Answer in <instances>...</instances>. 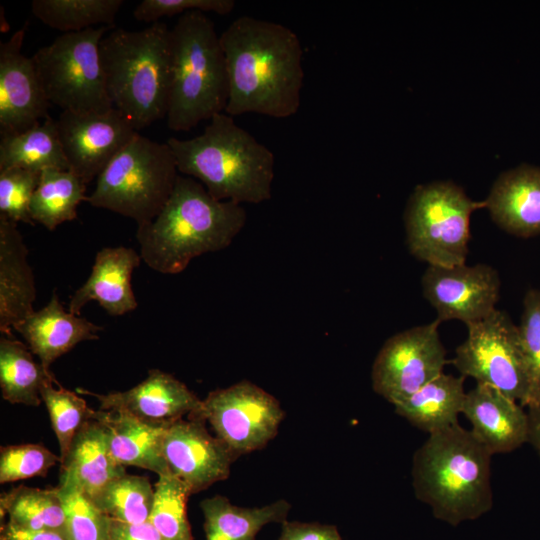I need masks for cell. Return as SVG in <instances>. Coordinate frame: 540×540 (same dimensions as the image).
<instances>
[{
  "label": "cell",
  "mask_w": 540,
  "mask_h": 540,
  "mask_svg": "<svg viewBox=\"0 0 540 540\" xmlns=\"http://www.w3.org/2000/svg\"><path fill=\"white\" fill-rule=\"evenodd\" d=\"M227 77L225 113L288 118L301 104L303 49L297 34L273 21L241 16L220 34Z\"/></svg>",
  "instance_id": "cell-1"
},
{
  "label": "cell",
  "mask_w": 540,
  "mask_h": 540,
  "mask_svg": "<svg viewBox=\"0 0 540 540\" xmlns=\"http://www.w3.org/2000/svg\"><path fill=\"white\" fill-rule=\"evenodd\" d=\"M242 204L212 197L196 179L179 175L158 216L137 225L142 261L162 274H178L205 253L227 248L246 224Z\"/></svg>",
  "instance_id": "cell-2"
},
{
  "label": "cell",
  "mask_w": 540,
  "mask_h": 540,
  "mask_svg": "<svg viewBox=\"0 0 540 540\" xmlns=\"http://www.w3.org/2000/svg\"><path fill=\"white\" fill-rule=\"evenodd\" d=\"M167 144L178 171L199 181L215 199L259 204L271 198L273 152L225 112L214 115L201 134L170 137Z\"/></svg>",
  "instance_id": "cell-3"
},
{
  "label": "cell",
  "mask_w": 540,
  "mask_h": 540,
  "mask_svg": "<svg viewBox=\"0 0 540 540\" xmlns=\"http://www.w3.org/2000/svg\"><path fill=\"white\" fill-rule=\"evenodd\" d=\"M490 451L459 423L429 434L415 451L412 485L434 516L456 526L493 504Z\"/></svg>",
  "instance_id": "cell-4"
},
{
  "label": "cell",
  "mask_w": 540,
  "mask_h": 540,
  "mask_svg": "<svg viewBox=\"0 0 540 540\" xmlns=\"http://www.w3.org/2000/svg\"><path fill=\"white\" fill-rule=\"evenodd\" d=\"M171 28L161 21L139 31L115 28L99 45L108 96L139 131L167 116Z\"/></svg>",
  "instance_id": "cell-5"
},
{
  "label": "cell",
  "mask_w": 540,
  "mask_h": 540,
  "mask_svg": "<svg viewBox=\"0 0 540 540\" xmlns=\"http://www.w3.org/2000/svg\"><path fill=\"white\" fill-rule=\"evenodd\" d=\"M171 89L167 125L189 131L225 112L228 77L213 21L202 12L179 16L171 28Z\"/></svg>",
  "instance_id": "cell-6"
},
{
  "label": "cell",
  "mask_w": 540,
  "mask_h": 540,
  "mask_svg": "<svg viewBox=\"0 0 540 540\" xmlns=\"http://www.w3.org/2000/svg\"><path fill=\"white\" fill-rule=\"evenodd\" d=\"M178 173L167 142L159 143L138 133L99 174L86 202L141 225L152 221L164 208Z\"/></svg>",
  "instance_id": "cell-7"
},
{
  "label": "cell",
  "mask_w": 540,
  "mask_h": 540,
  "mask_svg": "<svg viewBox=\"0 0 540 540\" xmlns=\"http://www.w3.org/2000/svg\"><path fill=\"white\" fill-rule=\"evenodd\" d=\"M111 27L62 33L31 57L43 92L62 111L105 112L108 96L99 45Z\"/></svg>",
  "instance_id": "cell-8"
},
{
  "label": "cell",
  "mask_w": 540,
  "mask_h": 540,
  "mask_svg": "<svg viewBox=\"0 0 540 540\" xmlns=\"http://www.w3.org/2000/svg\"><path fill=\"white\" fill-rule=\"evenodd\" d=\"M484 202L471 200L452 182L416 187L404 216L410 253L429 265L464 264L470 240V217Z\"/></svg>",
  "instance_id": "cell-9"
},
{
  "label": "cell",
  "mask_w": 540,
  "mask_h": 540,
  "mask_svg": "<svg viewBox=\"0 0 540 540\" xmlns=\"http://www.w3.org/2000/svg\"><path fill=\"white\" fill-rule=\"evenodd\" d=\"M467 329L466 339L451 360L454 367L461 376L490 385L527 407L530 384L518 325L506 312L495 309Z\"/></svg>",
  "instance_id": "cell-10"
},
{
  "label": "cell",
  "mask_w": 540,
  "mask_h": 540,
  "mask_svg": "<svg viewBox=\"0 0 540 540\" xmlns=\"http://www.w3.org/2000/svg\"><path fill=\"white\" fill-rule=\"evenodd\" d=\"M284 415L274 396L243 380L211 391L190 417L207 421L236 460L265 447L277 435Z\"/></svg>",
  "instance_id": "cell-11"
},
{
  "label": "cell",
  "mask_w": 540,
  "mask_h": 540,
  "mask_svg": "<svg viewBox=\"0 0 540 540\" xmlns=\"http://www.w3.org/2000/svg\"><path fill=\"white\" fill-rule=\"evenodd\" d=\"M439 324L414 326L385 341L372 365L374 392L395 405L443 372L447 360Z\"/></svg>",
  "instance_id": "cell-12"
},
{
  "label": "cell",
  "mask_w": 540,
  "mask_h": 540,
  "mask_svg": "<svg viewBox=\"0 0 540 540\" xmlns=\"http://www.w3.org/2000/svg\"><path fill=\"white\" fill-rule=\"evenodd\" d=\"M422 294L440 323L459 320L466 326L479 322L495 309L500 294L497 270L487 264L428 265L421 278Z\"/></svg>",
  "instance_id": "cell-13"
},
{
  "label": "cell",
  "mask_w": 540,
  "mask_h": 540,
  "mask_svg": "<svg viewBox=\"0 0 540 540\" xmlns=\"http://www.w3.org/2000/svg\"><path fill=\"white\" fill-rule=\"evenodd\" d=\"M56 123L69 170L86 184L139 133L114 107L105 112L62 111Z\"/></svg>",
  "instance_id": "cell-14"
},
{
  "label": "cell",
  "mask_w": 540,
  "mask_h": 540,
  "mask_svg": "<svg viewBox=\"0 0 540 540\" xmlns=\"http://www.w3.org/2000/svg\"><path fill=\"white\" fill-rule=\"evenodd\" d=\"M27 23L0 45V134L22 133L49 116L51 105L32 58L21 49Z\"/></svg>",
  "instance_id": "cell-15"
},
{
  "label": "cell",
  "mask_w": 540,
  "mask_h": 540,
  "mask_svg": "<svg viewBox=\"0 0 540 540\" xmlns=\"http://www.w3.org/2000/svg\"><path fill=\"white\" fill-rule=\"evenodd\" d=\"M203 423L194 417L180 419L167 427L164 437L163 455L169 472L183 481L191 494L225 480L235 461Z\"/></svg>",
  "instance_id": "cell-16"
},
{
  "label": "cell",
  "mask_w": 540,
  "mask_h": 540,
  "mask_svg": "<svg viewBox=\"0 0 540 540\" xmlns=\"http://www.w3.org/2000/svg\"><path fill=\"white\" fill-rule=\"evenodd\" d=\"M77 392L94 396L101 410L125 412L149 425L165 428L185 415H194L201 405V400L184 383L158 369L149 370L142 382L126 391L97 394L78 388Z\"/></svg>",
  "instance_id": "cell-17"
},
{
  "label": "cell",
  "mask_w": 540,
  "mask_h": 540,
  "mask_svg": "<svg viewBox=\"0 0 540 540\" xmlns=\"http://www.w3.org/2000/svg\"><path fill=\"white\" fill-rule=\"evenodd\" d=\"M462 413L473 435L492 455L512 452L528 442L524 407L490 385L477 383L466 392Z\"/></svg>",
  "instance_id": "cell-18"
},
{
  "label": "cell",
  "mask_w": 540,
  "mask_h": 540,
  "mask_svg": "<svg viewBox=\"0 0 540 540\" xmlns=\"http://www.w3.org/2000/svg\"><path fill=\"white\" fill-rule=\"evenodd\" d=\"M142 259L133 248L106 247L98 251L86 282L72 295L68 311L81 314L90 301H96L107 313L120 316L137 308L131 277Z\"/></svg>",
  "instance_id": "cell-19"
},
{
  "label": "cell",
  "mask_w": 540,
  "mask_h": 540,
  "mask_svg": "<svg viewBox=\"0 0 540 540\" xmlns=\"http://www.w3.org/2000/svg\"><path fill=\"white\" fill-rule=\"evenodd\" d=\"M36 285L28 249L17 223L0 216V331L12 336L16 325L34 313Z\"/></svg>",
  "instance_id": "cell-20"
},
{
  "label": "cell",
  "mask_w": 540,
  "mask_h": 540,
  "mask_svg": "<svg viewBox=\"0 0 540 540\" xmlns=\"http://www.w3.org/2000/svg\"><path fill=\"white\" fill-rule=\"evenodd\" d=\"M125 467L112 456L104 426L90 419L81 427L60 463L58 488L78 491L93 499Z\"/></svg>",
  "instance_id": "cell-21"
},
{
  "label": "cell",
  "mask_w": 540,
  "mask_h": 540,
  "mask_svg": "<svg viewBox=\"0 0 540 540\" xmlns=\"http://www.w3.org/2000/svg\"><path fill=\"white\" fill-rule=\"evenodd\" d=\"M483 202L502 230L521 238L540 235V168L524 164L501 174Z\"/></svg>",
  "instance_id": "cell-22"
},
{
  "label": "cell",
  "mask_w": 540,
  "mask_h": 540,
  "mask_svg": "<svg viewBox=\"0 0 540 540\" xmlns=\"http://www.w3.org/2000/svg\"><path fill=\"white\" fill-rule=\"evenodd\" d=\"M103 328L66 311L54 291L48 304L15 326L42 366L50 365L83 341L96 340Z\"/></svg>",
  "instance_id": "cell-23"
},
{
  "label": "cell",
  "mask_w": 540,
  "mask_h": 540,
  "mask_svg": "<svg viewBox=\"0 0 540 540\" xmlns=\"http://www.w3.org/2000/svg\"><path fill=\"white\" fill-rule=\"evenodd\" d=\"M93 419L104 426L110 452L120 465L147 469L158 476L170 473L163 455L167 428L115 410L95 411Z\"/></svg>",
  "instance_id": "cell-24"
},
{
  "label": "cell",
  "mask_w": 540,
  "mask_h": 540,
  "mask_svg": "<svg viewBox=\"0 0 540 540\" xmlns=\"http://www.w3.org/2000/svg\"><path fill=\"white\" fill-rule=\"evenodd\" d=\"M464 380L442 372L396 403L395 412L428 434L455 425L465 400Z\"/></svg>",
  "instance_id": "cell-25"
},
{
  "label": "cell",
  "mask_w": 540,
  "mask_h": 540,
  "mask_svg": "<svg viewBox=\"0 0 540 540\" xmlns=\"http://www.w3.org/2000/svg\"><path fill=\"white\" fill-rule=\"evenodd\" d=\"M290 504L278 500L259 508H243L217 495L201 502L206 540H255L266 524L286 521Z\"/></svg>",
  "instance_id": "cell-26"
},
{
  "label": "cell",
  "mask_w": 540,
  "mask_h": 540,
  "mask_svg": "<svg viewBox=\"0 0 540 540\" xmlns=\"http://www.w3.org/2000/svg\"><path fill=\"white\" fill-rule=\"evenodd\" d=\"M15 167L35 173L69 170L55 119L48 116L22 133L1 137L0 170Z\"/></svg>",
  "instance_id": "cell-27"
},
{
  "label": "cell",
  "mask_w": 540,
  "mask_h": 540,
  "mask_svg": "<svg viewBox=\"0 0 540 540\" xmlns=\"http://www.w3.org/2000/svg\"><path fill=\"white\" fill-rule=\"evenodd\" d=\"M47 382H57L51 371L36 362L23 343L3 335L0 339L2 397L12 404L39 406L41 389Z\"/></svg>",
  "instance_id": "cell-28"
},
{
  "label": "cell",
  "mask_w": 540,
  "mask_h": 540,
  "mask_svg": "<svg viewBox=\"0 0 540 540\" xmlns=\"http://www.w3.org/2000/svg\"><path fill=\"white\" fill-rule=\"evenodd\" d=\"M86 186L70 170H43L29 207L34 223L53 231L58 225L76 219L79 204L87 201Z\"/></svg>",
  "instance_id": "cell-29"
},
{
  "label": "cell",
  "mask_w": 540,
  "mask_h": 540,
  "mask_svg": "<svg viewBox=\"0 0 540 540\" xmlns=\"http://www.w3.org/2000/svg\"><path fill=\"white\" fill-rule=\"evenodd\" d=\"M123 0H33V15L63 33L80 32L94 26L115 28Z\"/></svg>",
  "instance_id": "cell-30"
},
{
  "label": "cell",
  "mask_w": 540,
  "mask_h": 540,
  "mask_svg": "<svg viewBox=\"0 0 540 540\" xmlns=\"http://www.w3.org/2000/svg\"><path fill=\"white\" fill-rule=\"evenodd\" d=\"M1 512L8 522L23 528L66 533L65 511L58 489L19 486L1 496ZM67 535V534H66Z\"/></svg>",
  "instance_id": "cell-31"
},
{
  "label": "cell",
  "mask_w": 540,
  "mask_h": 540,
  "mask_svg": "<svg viewBox=\"0 0 540 540\" xmlns=\"http://www.w3.org/2000/svg\"><path fill=\"white\" fill-rule=\"evenodd\" d=\"M91 500L110 519L143 523L151 514L154 489L146 477L125 473L110 481Z\"/></svg>",
  "instance_id": "cell-32"
},
{
  "label": "cell",
  "mask_w": 540,
  "mask_h": 540,
  "mask_svg": "<svg viewBox=\"0 0 540 540\" xmlns=\"http://www.w3.org/2000/svg\"><path fill=\"white\" fill-rule=\"evenodd\" d=\"M190 495L187 485L171 473L158 476L149 521L164 540H193L186 514Z\"/></svg>",
  "instance_id": "cell-33"
},
{
  "label": "cell",
  "mask_w": 540,
  "mask_h": 540,
  "mask_svg": "<svg viewBox=\"0 0 540 540\" xmlns=\"http://www.w3.org/2000/svg\"><path fill=\"white\" fill-rule=\"evenodd\" d=\"M53 383L58 382L44 384L41 389V398L48 410L51 425L58 440L61 463L67 456L78 431L85 422L93 419L95 410L89 408L86 401L76 393L60 385L55 388Z\"/></svg>",
  "instance_id": "cell-34"
},
{
  "label": "cell",
  "mask_w": 540,
  "mask_h": 540,
  "mask_svg": "<svg viewBox=\"0 0 540 540\" xmlns=\"http://www.w3.org/2000/svg\"><path fill=\"white\" fill-rule=\"evenodd\" d=\"M57 489L65 511L69 540H109L110 518L89 497L78 491Z\"/></svg>",
  "instance_id": "cell-35"
},
{
  "label": "cell",
  "mask_w": 540,
  "mask_h": 540,
  "mask_svg": "<svg viewBox=\"0 0 540 540\" xmlns=\"http://www.w3.org/2000/svg\"><path fill=\"white\" fill-rule=\"evenodd\" d=\"M520 342L529 375L527 408L540 403V290L529 289L523 299L518 325Z\"/></svg>",
  "instance_id": "cell-36"
},
{
  "label": "cell",
  "mask_w": 540,
  "mask_h": 540,
  "mask_svg": "<svg viewBox=\"0 0 540 540\" xmlns=\"http://www.w3.org/2000/svg\"><path fill=\"white\" fill-rule=\"evenodd\" d=\"M40 174L16 167L0 170V216L34 225L29 207Z\"/></svg>",
  "instance_id": "cell-37"
},
{
  "label": "cell",
  "mask_w": 540,
  "mask_h": 540,
  "mask_svg": "<svg viewBox=\"0 0 540 540\" xmlns=\"http://www.w3.org/2000/svg\"><path fill=\"white\" fill-rule=\"evenodd\" d=\"M57 457L40 444L10 445L1 448L0 482L8 483L45 476L57 462Z\"/></svg>",
  "instance_id": "cell-38"
},
{
  "label": "cell",
  "mask_w": 540,
  "mask_h": 540,
  "mask_svg": "<svg viewBox=\"0 0 540 540\" xmlns=\"http://www.w3.org/2000/svg\"><path fill=\"white\" fill-rule=\"evenodd\" d=\"M234 0H142L134 9L136 20L155 23L162 17L183 15L188 12H213L228 15L235 8Z\"/></svg>",
  "instance_id": "cell-39"
},
{
  "label": "cell",
  "mask_w": 540,
  "mask_h": 540,
  "mask_svg": "<svg viewBox=\"0 0 540 540\" xmlns=\"http://www.w3.org/2000/svg\"><path fill=\"white\" fill-rule=\"evenodd\" d=\"M278 540H342L335 526L319 523L283 522Z\"/></svg>",
  "instance_id": "cell-40"
},
{
  "label": "cell",
  "mask_w": 540,
  "mask_h": 540,
  "mask_svg": "<svg viewBox=\"0 0 540 540\" xmlns=\"http://www.w3.org/2000/svg\"><path fill=\"white\" fill-rule=\"evenodd\" d=\"M109 540H164L148 520L143 523H125L110 519Z\"/></svg>",
  "instance_id": "cell-41"
},
{
  "label": "cell",
  "mask_w": 540,
  "mask_h": 540,
  "mask_svg": "<svg viewBox=\"0 0 540 540\" xmlns=\"http://www.w3.org/2000/svg\"><path fill=\"white\" fill-rule=\"evenodd\" d=\"M1 540H69L66 533L48 529H30L7 522Z\"/></svg>",
  "instance_id": "cell-42"
},
{
  "label": "cell",
  "mask_w": 540,
  "mask_h": 540,
  "mask_svg": "<svg viewBox=\"0 0 540 540\" xmlns=\"http://www.w3.org/2000/svg\"><path fill=\"white\" fill-rule=\"evenodd\" d=\"M529 418V437L530 443L540 457V403L527 408Z\"/></svg>",
  "instance_id": "cell-43"
}]
</instances>
